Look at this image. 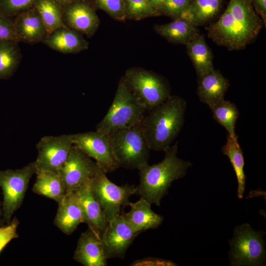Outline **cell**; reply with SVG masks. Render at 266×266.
<instances>
[{"label": "cell", "instance_id": "d6a6232c", "mask_svg": "<svg viewBox=\"0 0 266 266\" xmlns=\"http://www.w3.org/2000/svg\"><path fill=\"white\" fill-rule=\"evenodd\" d=\"M36 0H0V13L13 18L33 7Z\"/></svg>", "mask_w": 266, "mask_h": 266}, {"label": "cell", "instance_id": "83f0119b", "mask_svg": "<svg viewBox=\"0 0 266 266\" xmlns=\"http://www.w3.org/2000/svg\"><path fill=\"white\" fill-rule=\"evenodd\" d=\"M21 58L18 42L0 41V79L11 77L17 70Z\"/></svg>", "mask_w": 266, "mask_h": 266}, {"label": "cell", "instance_id": "7c38bea8", "mask_svg": "<svg viewBox=\"0 0 266 266\" xmlns=\"http://www.w3.org/2000/svg\"><path fill=\"white\" fill-rule=\"evenodd\" d=\"M73 144L94 159L106 173L117 169L119 165L115 157L109 137L97 131L73 134Z\"/></svg>", "mask_w": 266, "mask_h": 266}, {"label": "cell", "instance_id": "4316f807", "mask_svg": "<svg viewBox=\"0 0 266 266\" xmlns=\"http://www.w3.org/2000/svg\"><path fill=\"white\" fill-rule=\"evenodd\" d=\"M227 7L235 20L259 34L264 25L253 8L252 0H230Z\"/></svg>", "mask_w": 266, "mask_h": 266}, {"label": "cell", "instance_id": "2e32d148", "mask_svg": "<svg viewBox=\"0 0 266 266\" xmlns=\"http://www.w3.org/2000/svg\"><path fill=\"white\" fill-rule=\"evenodd\" d=\"M19 42L34 44L42 42L48 33L39 14L34 7L13 18Z\"/></svg>", "mask_w": 266, "mask_h": 266}, {"label": "cell", "instance_id": "ffe728a7", "mask_svg": "<svg viewBox=\"0 0 266 266\" xmlns=\"http://www.w3.org/2000/svg\"><path fill=\"white\" fill-rule=\"evenodd\" d=\"M51 49L64 54L77 53L88 48L81 34L67 27L59 28L48 34L42 41Z\"/></svg>", "mask_w": 266, "mask_h": 266}, {"label": "cell", "instance_id": "5b68a950", "mask_svg": "<svg viewBox=\"0 0 266 266\" xmlns=\"http://www.w3.org/2000/svg\"><path fill=\"white\" fill-rule=\"evenodd\" d=\"M131 92L150 110L161 104L171 95L169 86L161 76L140 68L126 70L122 77Z\"/></svg>", "mask_w": 266, "mask_h": 266}, {"label": "cell", "instance_id": "52a82bcc", "mask_svg": "<svg viewBox=\"0 0 266 266\" xmlns=\"http://www.w3.org/2000/svg\"><path fill=\"white\" fill-rule=\"evenodd\" d=\"M35 171L34 162L20 168L0 170V187L3 196L2 216L7 225L21 206L30 180Z\"/></svg>", "mask_w": 266, "mask_h": 266}, {"label": "cell", "instance_id": "6da1fadb", "mask_svg": "<svg viewBox=\"0 0 266 266\" xmlns=\"http://www.w3.org/2000/svg\"><path fill=\"white\" fill-rule=\"evenodd\" d=\"M186 108L185 99L171 96L148 111L140 128L150 150L164 151L171 145L182 129Z\"/></svg>", "mask_w": 266, "mask_h": 266}, {"label": "cell", "instance_id": "4fadbf2b", "mask_svg": "<svg viewBox=\"0 0 266 266\" xmlns=\"http://www.w3.org/2000/svg\"><path fill=\"white\" fill-rule=\"evenodd\" d=\"M140 233L135 231L121 214L108 222L100 237L106 259H123L129 246Z\"/></svg>", "mask_w": 266, "mask_h": 266}, {"label": "cell", "instance_id": "836d02e7", "mask_svg": "<svg viewBox=\"0 0 266 266\" xmlns=\"http://www.w3.org/2000/svg\"><path fill=\"white\" fill-rule=\"evenodd\" d=\"M192 0H161L159 7L161 14L173 19L179 18L189 6Z\"/></svg>", "mask_w": 266, "mask_h": 266}, {"label": "cell", "instance_id": "8d00e7d4", "mask_svg": "<svg viewBox=\"0 0 266 266\" xmlns=\"http://www.w3.org/2000/svg\"><path fill=\"white\" fill-rule=\"evenodd\" d=\"M253 8L262 19L263 25L266 26V0H252Z\"/></svg>", "mask_w": 266, "mask_h": 266}, {"label": "cell", "instance_id": "ac0fdd59", "mask_svg": "<svg viewBox=\"0 0 266 266\" xmlns=\"http://www.w3.org/2000/svg\"><path fill=\"white\" fill-rule=\"evenodd\" d=\"M75 193L80 202L84 223L100 237L107 227V221L103 212L92 194L89 185L76 188Z\"/></svg>", "mask_w": 266, "mask_h": 266}, {"label": "cell", "instance_id": "5bb4252c", "mask_svg": "<svg viewBox=\"0 0 266 266\" xmlns=\"http://www.w3.org/2000/svg\"><path fill=\"white\" fill-rule=\"evenodd\" d=\"M89 0H79L63 7V19L68 28L90 37L97 31L99 18Z\"/></svg>", "mask_w": 266, "mask_h": 266}, {"label": "cell", "instance_id": "7402d4cb", "mask_svg": "<svg viewBox=\"0 0 266 266\" xmlns=\"http://www.w3.org/2000/svg\"><path fill=\"white\" fill-rule=\"evenodd\" d=\"M156 32L170 42L186 45L200 34L197 27L181 17L172 22L155 25Z\"/></svg>", "mask_w": 266, "mask_h": 266}, {"label": "cell", "instance_id": "60d3db41", "mask_svg": "<svg viewBox=\"0 0 266 266\" xmlns=\"http://www.w3.org/2000/svg\"><path fill=\"white\" fill-rule=\"evenodd\" d=\"M1 216H2V211L1 210L0 205V227L2 226L3 222V219H1Z\"/></svg>", "mask_w": 266, "mask_h": 266}, {"label": "cell", "instance_id": "484cf974", "mask_svg": "<svg viewBox=\"0 0 266 266\" xmlns=\"http://www.w3.org/2000/svg\"><path fill=\"white\" fill-rule=\"evenodd\" d=\"M223 154L229 159L234 169L238 183L237 196L242 199L245 189L246 176L244 171L245 162L242 150L238 141L237 135L228 134L227 140L222 147Z\"/></svg>", "mask_w": 266, "mask_h": 266}, {"label": "cell", "instance_id": "e0dca14e", "mask_svg": "<svg viewBox=\"0 0 266 266\" xmlns=\"http://www.w3.org/2000/svg\"><path fill=\"white\" fill-rule=\"evenodd\" d=\"M54 224L64 233L70 235L79 225L84 223L82 208L74 191L66 193L59 203Z\"/></svg>", "mask_w": 266, "mask_h": 266}, {"label": "cell", "instance_id": "f1b7e54d", "mask_svg": "<svg viewBox=\"0 0 266 266\" xmlns=\"http://www.w3.org/2000/svg\"><path fill=\"white\" fill-rule=\"evenodd\" d=\"M33 7L41 18L48 34L59 28L66 27L63 19V7L55 0H36Z\"/></svg>", "mask_w": 266, "mask_h": 266}, {"label": "cell", "instance_id": "603a6c76", "mask_svg": "<svg viewBox=\"0 0 266 266\" xmlns=\"http://www.w3.org/2000/svg\"><path fill=\"white\" fill-rule=\"evenodd\" d=\"M35 174L36 180L32 188L33 191L59 203L66 193L60 174L45 170H36Z\"/></svg>", "mask_w": 266, "mask_h": 266}, {"label": "cell", "instance_id": "3957f363", "mask_svg": "<svg viewBox=\"0 0 266 266\" xmlns=\"http://www.w3.org/2000/svg\"><path fill=\"white\" fill-rule=\"evenodd\" d=\"M147 111L121 78L112 104L96 131L109 136L119 130L140 125Z\"/></svg>", "mask_w": 266, "mask_h": 266}, {"label": "cell", "instance_id": "8fae6325", "mask_svg": "<svg viewBox=\"0 0 266 266\" xmlns=\"http://www.w3.org/2000/svg\"><path fill=\"white\" fill-rule=\"evenodd\" d=\"M100 168L96 162L73 145L59 172L66 193L89 185Z\"/></svg>", "mask_w": 266, "mask_h": 266}, {"label": "cell", "instance_id": "f546056e", "mask_svg": "<svg viewBox=\"0 0 266 266\" xmlns=\"http://www.w3.org/2000/svg\"><path fill=\"white\" fill-rule=\"evenodd\" d=\"M209 108L214 120L226 130L228 134L232 136H236L235 124L239 113L236 105L224 100Z\"/></svg>", "mask_w": 266, "mask_h": 266}, {"label": "cell", "instance_id": "d590c367", "mask_svg": "<svg viewBox=\"0 0 266 266\" xmlns=\"http://www.w3.org/2000/svg\"><path fill=\"white\" fill-rule=\"evenodd\" d=\"M18 225V221L14 218L7 225L0 227V252L11 239L17 237L16 230Z\"/></svg>", "mask_w": 266, "mask_h": 266}, {"label": "cell", "instance_id": "d4e9b609", "mask_svg": "<svg viewBox=\"0 0 266 266\" xmlns=\"http://www.w3.org/2000/svg\"><path fill=\"white\" fill-rule=\"evenodd\" d=\"M223 0H192L180 17L195 26L207 23L219 12Z\"/></svg>", "mask_w": 266, "mask_h": 266}, {"label": "cell", "instance_id": "30bf717a", "mask_svg": "<svg viewBox=\"0 0 266 266\" xmlns=\"http://www.w3.org/2000/svg\"><path fill=\"white\" fill-rule=\"evenodd\" d=\"M73 145V134L41 137L36 144L37 156L34 161L36 170H45L59 173Z\"/></svg>", "mask_w": 266, "mask_h": 266}, {"label": "cell", "instance_id": "1f68e13d", "mask_svg": "<svg viewBox=\"0 0 266 266\" xmlns=\"http://www.w3.org/2000/svg\"><path fill=\"white\" fill-rule=\"evenodd\" d=\"M94 7L106 12L112 18L123 21L125 18L124 0H89Z\"/></svg>", "mask_w": 266, "mask_h": 266}, {"label": "cell", "instance_id": "74e56055", "mask_svg": "<svg viewBox=\"0 0 266 266\" xmlns=\"http://www.w3.org/2000/svg\"><path fill=\"white\" fill-rule=\"evenodd\" d=\"M173 264V263H170L169 262L165 263V261L161 260H150L149 258L145 259L144 260H140L135 261L132 266H146L150 265H154V264Z\"/></svg>", "mask_w": 266, "mask_h": 266}, {"label": "cell", "instance_id": "44dd1931", "mask_svg": "<svg viewBox=\"0 0 266 266\" xmlns=\"http://www.w3.org/2000/svg\"><path fill=\"white\" fill-rule=\"evenodd\" d=\"M130 210L122 215L128 223L136 231L141 233L159 227L163 222L162 216L154 212L151 204L140 197L135 202H130Z\"/></svg>", "mask_w": 266, "mask_h": 266}, {"label": "cell", "instance_id": "9a60e30c", "mask_svg": "<svg viewBox=\"0 0 266 266\" xmlns=\"http://www.w3.org/2000/svg\"><path fill=\"white\" fill-rule=\"evenodd\" d=\"M73 258L84 266L107 265L100 237L89 228L81 234Z\"/></svg>", "mask_w": 266, "mask_h": 266}, {"label": "cell", "instance_id": "7a4b0ae2", "mask_svg": "<svg viewBox=\"0 0 266 266\" xmlns=\"http://www.w3.org/2000/svg\"><path fill=\"white\" fill-rule=\"evenodd\" d=\"M164 152L165 157L162 161L153 165L147 163L138 169L140 182L136 186V194L151 205L160 206L162 199L167 193L172 183L184 177L188 169L193 165L190 161L177 157V141Z\"/></svg>", "mask_w": 266, "mask_h": 266}, {"label": "cell", "instance_id": "9c48e42d", "mask_svg": "<svg viewBox=\"0 0 266 266\" xmlns=\"http://www.w3.org/2000/svg\"><path fill=\"white\" fill-rule=\"evenodd\" d=\"M208 36L229 50L243 49L258 34L235 20L227 7L219 19L207 28Z\"/></svg>", "mask_w": 266, "mask_h": 266}, {"label": "cell", "instance_id": "f35d334b", "mask_svg": "<svg viewBox=\"0 0 266 266\" xmlns=\"http://www.w3.org/2000/svg\"><path fill=\"white\" fill-rule=\"evenodd\" d=\"M148 1L153 6V7L160 13L159 7L161 4V0H148Z\"/></svg>", "mask_w": 266, "mask_h": 266}, {"label": "cell", "instance_id": "cb8c5ba5", "mask_svg": "<svg viewBox=\"0 0 266 266\" xmlns=\"http://www.w3.org/2000/svg\"><path fill=\"white\" fill-rule=\"evenodd\" d=\"M185 45L198 77L215 69L212 53L203 35L200 34Z\"/></svg>", "mask_w": 266, "mask_h": 266}, {"label": "cell", "instance_id": "ab89813d", "mask_svg": "<svg viewBox=\"0 0 266 266\" xmlns=\"http://www.w3.org/2000/svg\"><path fill=\"white\" fill-rule=\"evenodd\" d=\"M62 7L79 0H55Z\"/></svg>", "mask_w": 266, "mask_h": 266}, {"label": "cell", "instance_id": "8992f818", "mask_svg": "<svg viewBox=\"0 0 266 266\" xmlns=\"http://www.w3.org/2000/svg\"><path fill=\"white\" fill-rule=\"evenodd\" d=\"M89 186L100 204L108 222L120 215L122 206L128 205L129 199L136 193L137 187L126 184L118 186L111 182L100 168Z\"/></svg>", "mask_w": 266, "mask_h": 266}, {"label": "cell", "instance_id": "ba28073f", "mask_svg": "<svg viewBox=\"0 0 266 266\" xmlns=\"http://www.w3.org/2000/svg\"><path fill=\"white\" fill-rule=\"evenodd\" d=\"M263 233L254 231L249 224L236 227L230 241V258L233 266H260L265 260Z\"/></svg>", "mask_w": 266, "mask_h": 266}, {"label": "cell", "instance_id": "277c9868", "mask_svg": "<svg viewBox=\"0 0 266 266\" xmlns=\"http://www.w3.org/2000/svg\"><path fill=\"white\" fill-rule=\"evenodd\" d=\"M108 136L120 166L138 169L148 163L150 149L140 124L119 130Z\"/></svg>", "mask_w": 266, "mask_h": 266}, {"label": "cell", "instance_id": "4dcf8cb0", "mask_svg": "<svg viewBox=\"0 0 266 266\" xmlns=\"http://www.w3.org/2000/svg\"><path fill=\"white\" fill-rule=\"evenodd\" d=\"M126 19L140 20L161 15L148 0H124Z\"/></svg>", "mask_w": 266, "mask_h": 266}, {"label": "cell", "instance_id": "d6986e66", "mask_svg": "<svg viewBox=\"0 0 266 266\" xmlns=\"http://www.w3.org/2000/svg\"><path fill=\"white\" fill-rule=\"evenodd\" d=\"M230 87L229 80L218 70L198 77L197 95L200 101L210 108L223 101Z\"/></svg>", "mask_w": 266, "mask_h": 266}, {"label": "cell", "instance_id": "e575fe53", "mask_svg": "<svg viewBox=\"0 0 266 266\" xmlns=\"http://www.w3.org/2000/svg\"><path fill=\"white\" fill-rule=\"evenodd\" d=\"M13 40L19 42L15 30L13 18L0 13V41Z\"/></svg>", "mask_w": 266, "mask_h": 266}]
</instances>
